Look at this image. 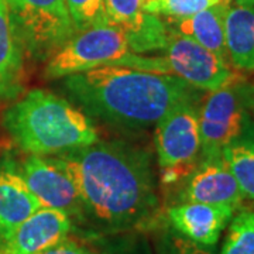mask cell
Masks as SVG:
<instances>
[{
  "label": "cell",
  "mask_w": 254,
  "mask_h": 254,
  "mask_svg": "<svg viewBox=\"0 0 254 254\" xmlns=\"http://www.w3.org/2000/svg\"><path fill=\"white\" fill-rule=\"evenodd\" d=\"M36 254H99L95 250H92L91 247L83 245L81 242L71 239L69 235L64 237L63 240L57 242L54 245L48 246L44 250L38 252Z\"/></svg>",
  "instance_id": "cell-23"
},
{
  "label": "cell",
  "mask_w": 254,
  "mask_h": 254,
  "mask_svg": "<svg viewBox=\"0 0 254 254\" xmlns=\"http://www.w3.org/2000/svg\"><path fill=\"white\" fill-rule=\"evenodd\" d=\"M195 103H184L155 123L154 144L164 187L182 182L200 154L199 122Z\"/></svg>",
  "instance_id": "cell-7"
},
{
  "label": "cell",
  "mask_w": 254,
  "mask_h": 254,
  "mask_svg": "<svg viewBox=\"0 0 254 254\" xmlns=\"http://www.w3.org/2000/svg\"><path fill=\"white\" fill-rule=\"evenodd\" d=\"M236 210L226 205L178 202L167 209L173 229L202 246H215Z\"/></svg>",
  "instance_id": "cell-11"
},
{
  "label": "cell",
  "mask_w": 254,
  "mask_h": 254,
  "mask_svg": "<svg viewBox=\"0 0 254 254\" xmlns=\"http://www.w3.org/2000/svg\"><path fill=\"white\" fill-rule=\"evenodd\" d=\"M163 51L164 57H145L144 71L171 73L193 88L208 92L245 79L226 60L178 33L171 24Z\"/></svg>",
  "instance_id": "cell-4"
},
{
  "label": "cell",
  "mask_w": 254,
  "mask_h": 254,
  "mask_svg": "<svg viewBox=\"0 0 254 254\" xmlns=\"http://www.w3.org/2000/svg\"><path fill=\"white\" fill-rule=\"evenodd\" d=\"M225 26L230 65L237 71L254 73V7L230 6Z\"/></svg>",
  "instance_id": "cell-16"
},
{
  "label": "cell",
  "mask_w": 254,
  "mask_h": 254,
  "mask_svg": "<svg viewBox=\"0 0 254 254\" xmlns=\"http://www.w3.org/2000/svg\"><path fill=\"white\" fill-rule=\"evenodd\" d=\"M103 4L108 21L120 26L126 36L136 33L147 18L141 9L143 0H103Z\"/></svg>",
  "instance_id": "cell-19"
},
{
  "label": "cell",
  "mask_w": 254,
  "mask_h": 254,
  "mask_svg": "<svg viewBox=\"0 0 254 254\" xmlns=\"http://www.w3.org/2000/svg\"><path fill=\"white\" fill-rule=\"evenodd\" d=\"M66 91L85 113L126 128L155 125L184 103H196V88L171 73L103 65L65 76Z\"/></svg>",
  "instance_id": "cell-2"
},
{
  "label": "cell",
  "mask_w": 254,
  "mask_h": 254,
  "mask_svg": "<svg viewBox=\"0 0 254 254\" xmlns=\"http://www.w3.org/2000/svg\"><path fill=\"white\" fill-rule=\"evenodd\" d=\"M18 40L34 60H48L76 33L66 0H7Z\"/></svg>",
  "instance_id": "cell-5"
},
{
  "label": "cell",
  "mask_w": 254,
  "mask_h": 254,
  "mask_svg": "<svg viewBox=\"0 0 254 254\" xmlns=\"http://www.w3.org/2000/svg\"><path fill=\"white\" fill-rule=\"evenodd\" d=\"M222 1L230 3V0H144L141 9L144 13L178 20L190 17Z\"/></svg>",
  "instance_id": "cell-20"
},
{
  "label": "cell",
  "mask_w": 254,
  "mask_h": 254,
  "mask_svg": "<svg viewBox=\"0 0 254 254\" xmlns=\"http://www.w3.org/2000/svg\"><path fill=\"white\" fill-rule=\"evenodd\" d=\"M250 98H252V116L254 119V85H250Z\"/></svg>",
  "instance_id": "cell-25"
},
{
  "label": "cell",
  "mask_w": 254,
  "mask_h": 254,
  "mask_svg": "<svg viewBox=\"0 0 254 254\" xmlns=\"http://www.w3.org/2000/svg\"><path fill=\"white\" fill-rule=\"evenodd\" d=\"M71 216L60 209L40 208L11 233L0 254H36L69 235Z\"/></svg>",
  "instance_id": "cell-12"
},
{
  "label": "cell",
  "mask_w": 254,
  "mask_h": 254,
  "mask_svg": "<svg viewBox=\"0 0 254 254\" xmlns=\"http://www.w3.org/2000/svg\"><path fill=\"white\" fill-rule=\"evenodd\" d=\"M41 208L13 163L0 167V247L24 220Z\"/></svg>",
  "instance_id": "cell-13"
},
{
  "label": "cell",
  "mask_w": 254,
  "mask_h": 254,
  "mask_svg": "<svg viewBox=\"0 0 254 254\" xmlns=\"http://www.w3.org/2000/svg\"><path fill=\"white\" fill-rule=\"evenodd\" d=\"M130 54L126 31L112 23H102L76 31L48 58L47 79L65 78L103 65H116Z\"/></svg>",
  "instance_id": "cell-6"
},
{
  "label": "cell",
  "mask_w": 254,
  "mask_h": 254,
  "mask_svg": "<svg viewBox=\"0 0 254 254\" xmlns=\"http://www.w3.org/2000/svg\"><path fill=\"white\" fill-rule=\"evenodd\" d=\"M236 4L239 6H249V7H254V0H235Z\"/></svg>",
  "instance_id": "cell-24"
},
{
  "label": "cell",
  "mask_w": 254,
  "mask_h": 254,
  "mask_svg": "<svg viewBox=\"0 0 254 254\" xmlns=\"http://www.w3.org/2000/svg\"><path fill=\"white\" fill-rule=\"evenodd\" d=\"M250 85L245 79L209 92L198 109L202 158L220 157L250 125Z\"/></svg>",
  "instance_id": "cell-8"
},
{
  "label": "cell",
  "mask_w": 254,
  "mask_h": 254,
  "mask_svg": "<svg viewBox=\"0 0 254 254\" xmlns=\"http://www.w3.org/2000/svg\"><path fill=\"white\" fill-rule=\"evenodd\" d=\"M20 173L41 208L60 209L69 216H82L81 200L72 181L46 157L30 154Z\"/></svg>",
  "instance_id": "cell-10"
},
{
  "label": "cell",
  "mask_w": 254,
  "mask_h": 254,
  "mask_svg": "<svg viewBox=\"0 0 254 254\" xmlns=\"http://www.w3.org/2000/svg\"><path fill=\"white\" fill-rule=\"evenodd\" d=\"M230 3L222 1L202 10L190 17L173 20V26L178 33L190 37L200 46L229 61L226 50V14Z\"/></svg>",
  "instance_id": "cell-15"
},
{
  "label": "cell",
  "mask_w": 254,
  "mask_h": 254,
  "mask_svg": "<svg viewBox=\"0 0 254 254\" xmlns=\"http://www.w3.org/2000/svg\"><path fill=\"white\" fill-rule=\"evenodd\" d=\"M23 78L24 48L13 27L7 0H0V103L17 98Z\"/></svg>",
  "instance_id": "cell-14"
},
{
  "label": "cell",
  "mask_w": 254,
  "mask_h": 254,
  "mask_svg": "<svg viewBox=\"0 0 254 254\" xmlns=\"http://www.w3.org/2000/svg\"><path fill=\"white\" fill-rule=\"evenodd\" d=\"M158 254H215L208 246L195 243L174 230L158 242Z\"/></svg>",
  "instance_id": "cell-22"
},
{
  "label": "cell",
  "mask_w": 254,
  "mask_h": 254,
  "mask_svg": "<svg viewBox=\"0 0 254 254\" xmlns=\"http://www.w3.org/2000/svg\"><path fill=\"white\" fill-rule=\"evenodd\" d=\"M220 254H254V210L240 209L233 215Z\"/></svg>",
  "instance_id": "cell-18"
},
{
  "label": "cell",
  "mask_w": 254,
  "mask_h": 254,
  "mask_svg": "<svg viewBox=\"0 0 254 254\" xmlns=\"http://www.w3.org/2000/svg\"><path fill=\"white\" fill-rule=\"evenodd\" d=\"M222 158L235 175L246 200L254 203V125H249L222 151Z\"/></svg>",
  "instance_id": "cell-17"
},
{
  "label": "cell",
  "mask_w": 254,
  "mask_h": 254,
  "mask_svg": "<svg viewBox=\"0 0 254 254\" xmlns=\"http://www.w3.org/2000/svg\"><path fill=\"white\" fill-rule=\"evenodd\" d=\"M143 1H144V0H143Z\"/></svg>",
  "instance_id": "cell-26"
},
{
  "label": "cell",
  "mask_w": 254,
  "mask_h": 254,
  "mask_svg": "<svg viewBox=\"0 0 254 254\" xmlns=\"http://www.w3.org/2000/svg\"><path fill=\"white\" fill-rule=\"evenodd\" d=\"M13 141L28 154L57 155L99 141L91 119L71 102L44 89H31L3 115Z\"/></svg>",
  "instance_id": "cell-3"
},
{
  "label": "cell",
  "mask_w": 254,
  "mask_h": 254,
  "mask_svg": "<svg viewBox=\"0 0 254 254\" xmlns=\"http://www.w3.org/2000/svg\"><path fill=\"white\" fill-rule=\"evenodd\" d=\"M66 6L76 31L109 23L105 14L103 0H66Z\"/></svg>",
  "instance_id": "cell-21"
},
{
  "label": "cell",
  "mask_w": 254,
  "mask_h": 254,
  "mask_svg": "<svg viewBox=\"0 0 254 254\" xmlns=\"http://www.w3.org/2000/svg\"><path fill=\"white\" fill-rule=\"evenodd\" d=\"M46 158L72 181L82 215L105 229L127 230L154 218L158 206L154 175L143 151L96 141Z\"/></svg>",
  "instance_id": "cell-1"
},
{
  "label": "cell",
  "mask_w": 254,
  "mask_h": 254,
  "mask_svg": "<svg viewBox=\"0 0 254 254\" xmlns=\"http://www.w3.org/2000/svg\"><path fill=\"white\" fill-rule=\"evenodd\" d=\"M178 193V202H200L209 205H226L240 210L245 196L235 175L220 157L202 158L192 173L184 180Z\"/></svg>",
  "instance_id": "cell-9"
}]
</instances>
